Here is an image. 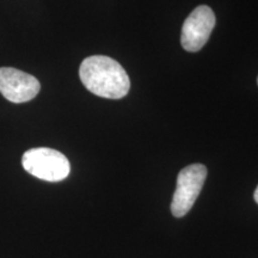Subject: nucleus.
Wrapping results in <instances>:
<instances>
[{"mask_svg":"<svg viewBox=\"0 0 258 258\" xmlns=\"http://www.w3.org/2000/svg\"><path fill=\"white\" fill-rule=\"evenodd\" d=\"M41 84L31 74L12 67H0V93L12 103H25L34 99Z\"/></svg>","mask_w":258,"mask_h":258,"instance_id":"obj_5","label":"nucleus"},{"mask_svg":"<svg viewBox=\"0 0 258 258\" xmlns=\"http://www.w3.org/2000/svg\"><path fill=\"white\" fill-rule=\"evenodd\" d=\"M207 177V167L202 164H192L183 169L177 177V185L171 202L173 217L182 218L198 200Z\"/></svg>","mask_w":258,"mask_h":258,"instance_id":"obj_3","label":"nucleus"},{"mask_svg":"<svg viewBox=\"0 0 258 258\" xmlns=\"http://www.w3.org/2000/svg\"><path fill=\"white\" fill-rule=\"evenodd\" d=\"M253 199H254V201L257 202V205H258V186L256 188V190H254V194H253Z\"/></svg>","mask_w":258,"mask_h":258,"instance_id":"obj_6","label":"nucleus"},{"mask_svg":"<svg viewBox=\"0 0 258 258\" xmlns=\"http://www.w3.org/2000/svg\"><path fill=\"white\" fill-rule=\"evenodd\" d=\"M257 84H258V79H257Z\"/></svg>","mask_w":258,"mask_h":258,"instance_id":"obj_7","label":"nucleus"},{"mask_svg":"<svg viewBox=\"0 0 258 258\" xmlns=\"http://www.w3.org/2000/svg\"><path fill=\"white\" fill-rule=\"evenodd\" d=\"M215 27V15L207 5H200L188 16L182 28L180 43L186 51L195 53L207 43Z\"/></svg>","mask_w":258,"mask_h":258,"instance_id":"obj_4","label":"nucleus"},{"mask_svg":"<svg viewBox=\"0 0 258 258\" xmlns=\"http://www.w3.org/2000/svg\"><path fill=\"white\" fill-rule=\"evenodd\" d=\"M22 165L28 173L47 182H60L71 172L69 159L59 151L47 147L27 151L22 157Z\"/></svg>","mask_w":258,"mask_h":258,"instance_id":"obj_2","label":"nucleus"},{"mask_svg":"<svg viewBox=\"0 0 258 258\" xmlns=\"http://www.w3.org/2000/svg\"><path fill=\"white\" fill-rule=\"evenodd\" d=\"M79 77L93 95L109 99H120L131 89L127 72L117 61L104 55L86 57L80 64Z\"/></svg>","mask_w":258,"mask_h":258,"instance_id":"obj_1","label":"nucleus"}]
</instances>
